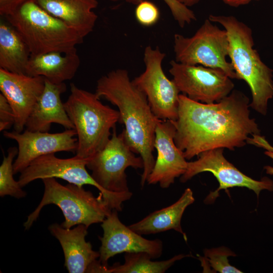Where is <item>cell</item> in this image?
<instances>
[{
  "instance_id": "obj_11",
  "label": "cell",
  "mask_w": 273,
  "mask_h": 273,
  "mask_svg": "<svg viewBox=\"0 0 273 273\" xmlns=\"http://www.w3.org/2000/svg\"><path fill=\"white\" fill-rule=\"evenodd\" d=\"M169 71L179 92L197 102L211 104L219 102L233 90L232 79L222 70L170 62Z\"/></svg>"
},
{
  "instance_id": "obj_28",
  "label": "cell",
  "mask_w": 273,
  "mask_h": 273,
  "mask_svg": "<svg viewBox=\"0 0 273 273\" xmlns=\"http://www.w3.org/2000/svg\"><path fill=\"white\" fill-rule=\"evenodd\" d=\"M15 116L7 99L0 94V131H5L14 126Z\"/></svg>"
},
{
  "instance_id": "obj_13",
  "label": "cell",
  "mask_w": 273,
  "mask_h": 273,
  "mask_svg": "<svg viewBox=\"0 0 273 273\" xmlns=\"http://www.w3.org/2000/svg\"><path fill=\"white\" fill-rule=\"evenodd\" d=\"M3 135L18 144V152L13 163L15 174L20 173L39 157L64 151L76 153L77 148L74 129L54 133L26 129L23 132L4 131Z\"/></svg>"
},
{
  "instance_id": "obj_24",
  "label": "cell",
  "mask_w": 273,
  "mask_h": 273,
  "mask_svg": "<svg viewBox=\"0 0 273 273\" xmlns=\"http://www.w3.org/2000/svg\"><path fill=\"white\" fill-rule=\"evenodd\" d=\"M8 154L4 156L0 166V196H10L17 199H20L26 196V193L22 190L18 181L14 178L13 161L17 155L18 150L16 147L8 149Z\"/></svg>"
},
{
  "instance_id": "obj_17",
  "label": "cell",
  "mask_w": 273,
  "mask_h": 273,
  "mask_svg": "<svg viewBox=\"0 0 273 273\" xmlns=\"http://www.w3.org/2000/svg\"><path fill=\"white\" fill-rule=\"evenodd\" d=\"M87 229L82 224L73 229L65 228L57 223L49 226L51 234L61 244L64 266L69 273H92L99 261V252L94 251L90 243L85 240Z\"/></svg>"
},
{
  "instance_id": "obj_5",
  "label": "cell",
  "mask_w": 273,
  "mask_h": 273,
  "mask_svg": "<svg viewBox=\"0 0 273 273\" xmlns=\"http://www.w3.org/2000/svg\"><path fill=\"white\" fill-rule=\"evenodd\" d=\"M5 17L21 36L31 55L68 53L83 42L84 37L77 31L46 12L33 0L25 2Z\"/></svg>"
},
{
  "instance_id": "obj_4",
  "label": "cell",
  "mask_w": 273,
  "mask_h": 273,
  "mask_svg": "<svg viewBox=\"0 0 273 273\" xmlns=\"http://www.w3.org/2000/svg\"><path fill=\"white\" fill-rule=\"evenodd\" d=\"M70 94L64 106L74 126L77 139L76 155L90 158L110 140L111 130L119 122L118 110L103 104L95 93L70 85Z\"/></svg>"
},
{
  "instance_id": "obj_27",
  "label": "cell",
  "mask_w": 273,
  "mask_h": 273,
  "mask_svg": "<svg viewBox=\"0 0 273 273\" xmlns=\"http://www.w3.org/2000/svg\"><path fill=\"white\" fill-rule=\"evenodd\" d=\"M136 21L141 25L149 27L155 24L160 17L158 8L152 2L144 1L138 4L135 10Z\"/></svg>"
},
{
  "instance_id": "obj_8",
  "label": "cell",
  "mask_w": 273,
  "mask_h": 273,
  "mask_svg": "<svg viewBox=\"0 0 273 273\" xmlns=\"http://www.w3.org/2000/svg\"><path fill=\"white\" fill-rule=\"evenodd\" d=\"M89 158L77 155L66 159L57 157L55 154L45 155L34 160L20 172L18 182L21 187L38 179L58 178L80 187L85 185L98 189L112 210H122V203L131 198L130 193H113L104 190L86 170Z\"/></svg>"
},
{
  "instance_id": "obj_25",
  "label": "cell",
  "mask_w": 273,
  "mask_h": 273,
  "mask_svg": "<svg viewBox=\"0 0 273 273\" xmlns=\"http://www.w3.org/2000/svg\"><path fill=\"white\" fill-rule=\"evenodd\" d=\"M204 255L214 271L220 273H241L242 271L231 265L228 257L235 256L234 252L224 247L206 249Z\"/></svg>"
},
{
  "instance_id": "obj_19",
  "label": "cell",
  "mask_w": 273,
  "mask_h": 273,
  "mask_svg": "<svg viewBox=\"0 0 273 273\" xmlns=\"http://www.w3.org/2000/svg\"><path fill=\"white\" fill-rule=\"evenodd\" d=\"M46 12L75 29L84 38L93 31L98 16L97 0H33Z\"/></svg>"
},
{
  "instance_id": "obj_12",
  "label": "cell",
  "mask_w": 273,
  "mask_h": 273,
  "mask_svg": "<svg viewBox=\"0 0 273 273\" xmlns=\"http://www.w3.org/2000/svg\"><path fill=\"white\" fill-rule=\"evenodd\" d=\"M223 148L205 151L199 155L197 160L188 162L185 173L180 176V181L185 183L195 175L203 172L212 173L219 183V187L210 192L205 200L211 203L218 197L221 190L238 187H245L254 191L257 197L262 190L273 191V180L264 177L260 180H255L236 168L223 155Z\"/></svg>"
},
{
  "instance_id": "obj_21",
  "label": "cell",
  "mask_w": 273,
  "mask_h": 273,
  "mask_svg": "<svg viewBox=\"0 0 273 273\" xmlns=\"http://www.w3.org/2000/svg\"><path fill=\"white\" fill-rule=\"evenodd\" d=\"M195 198L191 189H186L179 199L172 205L148 215L140 221L128 226L140 235L154 234L170 230L181 234L186 241V234L181 226V219L186 209L194 203Z\"/></svg>"
},
{
  "instance_id": "obj_18",
  "label": "cell",
  "mask_w": 273,
  "mask_h": 273,
  "mask_svg": "<svg viewBox=\"0 0 273 273\" xmlns=\"http://www.w3.org/2000/svg\"><path fill=\"white\" fill-rule=\"evenodd\" d=\"M66 88L65 82L54 83L45 78L43 93L26 122V130L48 132L52 123L60 124L66 129H74L61 99Z\"/></svg>"
},
{
  "instance_id": "obj_6",
  "label": "cell",
  "mask_w": 273,
  "mask_h": 273,
  "mask_svg": "<svg viewBox=\"0 0 273 273\" xmlns=\"http://www.w3.org/2000/svg\"><path fill=\"white\" fill-rule=\"evenodd\" d=\"M42 180L44 187L43 195L24 222L25 230L30 228L42 208L49 204H54L61 209L65 218L61 225L66 229L80 224L88 228L93 224L102 223L112 211L101 193L95 197L83 187L69 183L63 185L55 178H46Z\"/></svg>"
},
{
  "instance_id": "obj_1",
  "label": "cell",
  "mask_w": 273,
  "mask_h": 273,
  "mask_svg": "<svg viewBox=\"0 0 273 273\" xmlns=\"http://www.w3.org/2000/svg\"><path fill=\"white\" fill-rule=\"evenodd\" d=\"M249 107V98L238 90L211 104L179 94L174 142L187 160L212 149L242 147L249 135H260Z\"/></svg>"
},
{
  "instance_id": "obj_29",
  "label": "cell",
  "mask_w": 273,
  "mask_h": 273,
  "mask_svg": "<svg viewBox=\"0 0 273 273\" xmlns=\"http://www.w3.org/2000/svg\"><path fill=\"white\" fill-rule=\"evenodd\" d=\"M252 138H248L247 143L257 147H262L266 150L265 154L273 159V147L271 146L263 136L260 135H253ZM264 169L266 173L273 175V167L269 165L265 166Z\"/></svg>"
},
{
  "instance_id": "obj_7",
  "label": "cell",
  "mask_w": 273,
  "mask_h": 273,
  "mask_svg": "<svg viewBox=\"0 0 273 273\" xmlns=\"http://www.w3.org/2000/svg\"><path fill=\"white\" fill-rule=\"evenodd\" d=\"M173 42L175 61L220 69L231 79H239L231 63L226 60L229 49L227 32L208 19L192 36L175 34Z\"/></svg>"
},
{
  "instance_id": "obj_14",
  "label": "cell",
  "mask_w": 273,
  "mask_h": 273,
  "mask_svg": "<svg viewBox=\"0 0 273 273\" xmlns=\"http://www.w3.org/2000/svg\"><path fill=\"white\" fill-rule=\"evenodd\" d=\"M117 212L112 210L102 222L103 234L99 237L101 242L99 251L100 262L107 266L111 257L123 252H143L149 254L152 258L160 257L163 250L162 241L144 238L124 224L119 219Z\"/></svg>"
},
{
  "instance_id": "obj_26",
  "label": "cell",
  "mask_w": 273,
  "mask_h": 273,
  "mask_svg": "<svg viewBox=\"0 0 273 273\" xmlns=\"http://www.w3.org/2000/svg\"><path fill=\"white\" fill-rule=\"evenodd\" d=\"M118 1V0H111ZM134 4H138L145 0H123ZM169 7L171 13L180 27L189 24L196 20L193 11L177 0H163Z\"/></svg>"
},
{
  "instance_id": "obj_9",
  "label": "cell",
  "mask_w": 273,
  "mask_h": 273,
  "mask_svg": "<svg viewBox=\"0 0 273 273\" xmlns=\"http://www.w3.org/2000/svg\"><path fill=\"white\" fill-rule=\"evenodd\" d=\"M135 154L126 140L123 130L117 134L115 128L105 147L89 159L86 167L104 190L118 193L129 192L126 169L144 167L142 157H136Z\"/></svg>"
},
{
  "instance_id": "obj_16",
  "label": "cell",
  "mask_w": 273,
  "mask_h": 273,
  "mask_svg": "<svg viewBox=\"0 0 273 273\" xmlns=\"http://www.w3.org/2000/svg\"><path fill=\"white\" fill-rule=\"evenodd\" d=\"M44 86L43 76L15 73L0 68V90L13 109L14 130L22 132Z\"/></svg>"
},
{
  "instance_id": "obj_32",
  "label": "cell",
  "mask_w": 273,
  "mask_h": 273,
  "mask_svg": "<svg viewBox=\"0 0 273 273\" xmlns=\"http://www.w3.org/2000/svg\"><path fill=\"white\" fill-rule=\"evenodd\" d=\"M181 4L186 6L187 7H192L198 3L199 2L200 0H177Z\"/></svg>"
},
{
  "instance_id": "obj_22",
  "label": "cell",
  "mask_w": 273,
  "mask_h": 273,
  "mask_svg": "<svg viewBox=\"0 0 273 273\" xmlns=\"http://www.w3.org/2000/svg\"><path fill=\"white\" fill-rule=\"evenodd\" d=\"M31 56L29 49L16 29L7 21L0 22V68L26 74Z\"/></svg>"
},
{
  "instance_id": "obj_2",
  "label": "cell",
  "mask_w": 273,
  "mask_h": 273,
  "mask_svg": "<svg viewBox=\"0 0 273 273\" xmlns=\"http://www.w3.org/2000/svg\"><path fill=\"white\" fill-rule=\"evenodd\" d=\"M95 93L118 109L119 122L125 126L126 140L143 161L141 179L143 187L155 165V129L161 120L153 112L145 95L130 79L126 70L116 69L101 77Z\"/></svg>"
},
{
  "instance_id": "obj_23",
  "label": "cell",
  "mask_w": 273,
  "mask_h": 273,
  "mask_svg": "<svg viewBox=\"0 0 273 273\" xmlns=\"http://www.w3.org/2000/svg\"><path fill=\"white\" fill-rule=\"evenodd\" d=\"M187 256L189 255L179 254L166 260L154 261L146 252L125 253L124 263L108 265L107 273H164L175 261Z\"/></svg>"
},
{
  "instance_id": "obj_10",
  "label": "cell",
  "mask_w": 273,
  "mask_h": 273,
  "mask_svg": "<svg viewBox=\"0 0 273 273\" xmlns=\"http://www.w3.org/2000/svg\"><path fill=\"white\" fill-rule=\"evenodd\" d=\"M165 54L158 47H146L144 52L145 70L132 82L146 96L155 115L160 120L175 121L178 117L179 91L162 69Z\"/></svg>"
},
{
  "instance_id": "obj_3",
  "label": "cell",
  "mask_w": 273,
  "mask_h": 273,
  "mask_svg": "<svg viewBox=\"0 0 273 273\" xmlns=\"http://www.w3.org/2000/svg\"><path fill=\"white\" fill-rule=\"evenodd\" d=\"M208 19L220 24L227 32L228 57L238 79L244 80L250 87L252 97L250 107L266 115L268 102L273 98V71L253 48L251 28L233 16L210 15Z\"/></svg>"
},
{
  "instance_id": "obj_15",
  "label": "cell",
  "mask_w": 273,
  "mask_h": 273,
  "mask_svg": "<svg viewBox=\"0 0 273 273\" xmlns=\"http://www.w3.org/2000/svg\"><path fill=\"white\" fill-rule=\"evenodd\" d=\"M175 131L172 120H161L158 123L154 141L157 156L147 180L149 185L158 184L162 188H168L186 171L188 162L174 142Z\"/></svg>"
},
{
  "instance_id": "obj_20",
  "label": "cell",
  "mask_w": 273,
  "mask_h": 273,
  "mask_svg": "<svg viewBox=\"0 0 273 273\" xmlns=\"http://www.w3.org/2000/svg\"><path fill=\"white\" fill-rule=\"evenodd\" d=\"M80 64L77 50L62 53L50 52L39 55H31L26 74L41 76L54 83L71 80L75 75Z\"/></svg>"
},
{
  "instance_id": "obj_31",
  "label": "cell",
  "mask_w": 273,
  "mask_h": 273,
  "mask_svg": "<svg viewBox=\"0 0 273 273\" xmlns=\"http://www.w3.org/2000/svg\"><path fill=\"white\" fill-rule=\"evenodd\" d=\"M226 5L233 7H238L249 4L252 1L258 0H221Z\"/></svg>"
},
{
  "instance_id": "obj_30",
  "label": "cell",
  "mask_w": 273,
  "mask_h": 273,
  "mask_svg": "<svg viewBox=\"0 0 273 273\" xmlns=\"http://www.w3.org/2000/svg\"><path fill=\"white\" fill-rule=\"evenodd\" d=\"M28 0H0V14L5 17L14 13L22 4Z\"/></svg>"
}]
</instances>
